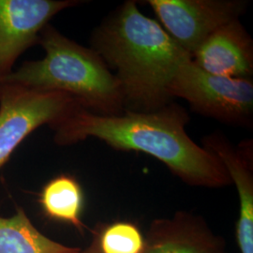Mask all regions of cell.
<instances>
[{"label":"cell","instance_id":"obj_1","mask_svg":"<svg viewBox=\"0 0 253 253\" xmlns=\"http://www.w3.org/2000/svg\"><path fill=\"white\" fill-rule=\"evenodd\" d=\"M189 121L188 113L174 103L152 112L124 110L114 116L96 114L77 105L51 128L54 143L60 146L92 137L117 150L148 154L190 186L209 189L230 186L232 181L223 164L188 135Z\"/></svg>","mask_w":253,"mask_h":253},{"label":"cell","instance_id":"obj_2","mask_svg":"<svg viewBox=\"0 0 253 253\" xmlns=\"http://www.w3.org/2000/svg\"><path fill=\"white\" fill-rule=\"evenodd\" d=\"M92 49L117 71L125 105L152 112L169 104V87L191 55L162 25L126 1L96 29Z\"/></svg>","mask_w":253,"mask_h":253},{"label":"cell","instance_id":"obj_3","mask_svg":"<svg viewBox=\"0 0 253 253\" xmlns=\"http://www.w3.org/2000/svg\"><path fill=\"white\" fill-rule=\"evenodd\" d=\"M39 45L43 48V58L25 61L0 83L61 92L100 115L114 116L124 111L119 82L96 51L64 36L50 24L41 32Z\"/></svg>","mask_w":253,"mask_h":253},{"label":"cell","instance_id":"obj_4","mask_svg":"<svg viewBox=\"0 0 253 253\" xmlns=\"http://www.w3.org/2000/svg\"><path fill=\"white\" fill-rule=\"evenodd\" d=\"M171 98L187 100L195 112L228 124L250 125L253 114V83L201 70L191 59L182 64L169 87Z\"/></svg>","mask_w":253,"mask_h":253},{"label":"cell","instance_id":"obj_5","mask_svg":"<svg viewBox=\"0 0 253 253\" xmlns=\"http://www.w3.org/2000/svg\"><path fill=\"white\" fill-rule=\"evenodd\" d=\"M77 105L70 95L0 83V170L28 136L54 125Z\"/></svg>","mask_w":253,"mask_h":253},{"label":"cell","instance_id":"obj_6","mask_svg":"<svg viewBox=\"0 0 253 253\" xmlns=\"http://www.w3.org/2000/svg\"><path fill=\"white\" fill-rule=\"evenodd\" d=\"M162 27L190 55L217 28L239 18L243 0H149Z\"/></svg>","mask_w":253,"mask_h":253},{"label":"cell","instance_id":"obj_7","mask_svg":"<svg viewBox=\"0 0 253 253\" xmlns=\"http://www.w3.org/2000/svg\"><path fill=\"white\" fill-rule=\"evenodd\" d=\"M74 0H0V81L14 71L19 57L39 44L42 29Z\"/></svg>","mask_w":253,"mask_h":253},{"label":"cell","instance_id":"obj_8","mask_svg":"<svg viewBox=\"0 0 253 253\" xmlns=\"http://www.w3.org/2000/svg\"><path fill=\"white\" fill-rule=\"evenodd\" d=\"M191 60L208 73L251 79L253 42L238 19L217 28L192 53Z\"/></svg>","mask_w":253,"mask_h":253},{"label":"cell","instance_id":"obj_9","mask_svg":"<svg viewBox=\"0 0 253 253\" xmlns=\"http://www.w3.org/2000/svg\"><path fill=\"white\" fill-rule=\"evenodd\" d=\"M223 249V238L204 217L179 211L150 223L142 253H213Z\"/></svg>","mask_w":253,"mask_h":253},{"label":"cell","instance_id":"obj_10","mask_svg":"<svg viewBox=\"0 0 253 253\" xmlns=\"http://www.w3.org/2000/svg\"><path fill=\"white\" fill-rule=\"evenodd\" d=\"M203 147L215 155L235 184L239 198L235 235L240 253H253V146L235 147L225 136L214 132L203 139Z\"/></svg>","mask_w":253,"mask_h":253},{"label":"cell","instance_id":"obj_11","mask_svg":"<svg viewBox=\"0 0 253 253\" xmlns=\"http://www.w3.org/2000/svg\"><path fill=\"white\" fill-rule=\"evenodd\" d=\"M78 250L41 233L23 208H17L11 217H0V253H73Z\"/></svg>","mask_w":253,"mask_h":253},{"label":"cell","instance_id":"obj_12","mask_svg":"<svg viewBox=\"0 0 253 253\" xmlns=\"http://www.w3.org/2000/svg\"><path fill=\"white\" fill-rule=\"evenodd\" d=\"M40 204L46 217L83 231L84 192L72 175L60 174L46 183L40 194Z\"/></svg>","mask_w":253,"mask_h":253},{"label":"cell","instance_id":"obj_13","mask_svg":"<svg viewBox=\"0 0 253 253\" xmlns=\"http://www.w3.org/2000/svg\"><path fill=\"white\" fill-rule=\"evenodd\" d=\"M93 239L100 253H142L145 246L140 229L127 221L99 225L93 232Z\"/></svg>","mask_w":253,"mask_h":253},{"label":"cell","instance_id":"obj_14","mask_svg":"<svg viewBox=\"0 0 253 253\" xmlns=\"http://www.w3.org/2000/svg\"><path fill=\"white\" fill-rule=\"evenodd\" d=\"M100 253L99 251V248H98V245L96 243V241L94 239H92L90 245L85 248L84 250H81L79 249L78 251H76L75 253Z\"/></svg>","mask_w":253,"mask_h":253},{"label":"cell","instance_id":"obj_15","mask_svg":"<svg viewBox=\"0 0 253 253\" xmlns=\"http://www.w3.org/2000/svg\"><path fill=\"white\" fill-rule=\"evenodd\" d=\"M228 253L226 251H225V249H223V250H220V251H217V252H215V253Z\"/></svg>","mask_w":253,"mask_h":253}]
</instances>
